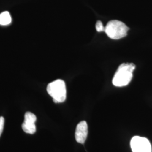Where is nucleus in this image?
<instances>
[{
	"mask_svg": "<svg viewBox=\"0 0 152 152\" xmlns=\"http://www.w3.org/2000/svg\"><path fill=\"white\" fill-rule=\"evenodd\" d=\"M96 31L100 32H105V27H104L102 22L100 20H98L96 23Z\"/></svg>",
	"mask_w": 152,
	"mask_h": 152,
	"instance_id": "8",
	"label": "nucleus"
},
{
	"mask_svg": "<svg viewBox=\"0 0 152 152\" xmlns=\"http://www.w3.org/2000/svg\"><path fill=\"white\" fill-rule=\"evenodd\" d=\"M5 124V119L3 117H0V136L2 134V132L3 131L4 127Z\"/></svg>",
	"mask_w": 152,
	"mask_h": 152,
	"instance_id": "9",
	"label": "nucleus"
},
{
	"mask_svg": "<svg viewBox=\"0 0 152 152\" xmlns=\"http://www.w3.org/2000/svg\"><path fill=\"white\" fill-rule=\"evenodd\" d=\"M11 17L10 13L8 11H4L0 14V25H9L11 23Z\"/></svg>",
	"mask_w": 152,
	"mask_h": 152,
	"instance_id": "7",
	"label": "nucleus"
},
{
	"mask_svg": "<svg viewBox=\"0 0 152 152\" xmlns=\"http://www.w3.org/2000/svg\"><path fill=\"white\" fill-rule=\"evenodd\" d=\"M37 120V117L34 114L27 112L24 115V121L22 124V129L27 134H33L36 131V127L35 123Z\"/></svg>",
	"mask_w": 152,
	"mask_h": 152,
	"instance_id": "5",
	"label": "nucleus"
},
{
	"mask_svg": "<svg viewBox=\"0 0 152 152\" xmlns=\"http://www.w3.org/2000/svg\"><path fill=\"white\" fill-rule=\"evenodd\" d=\"M135 67V65L133 63L121 64L113 78L112 83L113 85L117 87L127 86L132 78L133 72Z\"/></svg>",
	"mask_w": 152,
	"mask_h": 152,
	"instance_id": "1",
	"label": "nucleus"
},
{
	"mask_svg": "<svg viewBox=\"0 0 152 152\" xmlns=\"http://www.w3.org/2000/svg\"><path fill=\"white\" fill-rule=\"evenodd\" d=\"M132 152H152V147L149 141L145 137L134 136L130 142Z\"/></svg>",
	"mask_w": 152,
	"mask_h": 152,
	"instance_id": "4",
	"label": "nucleus"
},
{
	"mask_svg": "<svg viewBox=\"0 0 152 152\" xmlns=\"http://www.w3.org/2000/svg\"><path fill=\"white\" fill-rule=\"evenodd\" d=\"M129 30L124 23L117 20H112L107 23L105 27V32L109 38L113 39H119L124 38L127 34Z\"/></svg>",
	"mask_w": 152,
	"mask_h": 152,
	"instance_id": "2",
	"label": "nucleus"
},
{
	"mask_svg": "<svg viewBox=\"0 0 152 152\" xmlns=\"http://www.w3.org/2000/svg\"><path fill=\"white\" fill-rule=\"evenodd\" d=\"M88 126L85 121L80 122L76 127L75 132L76 140L80 144H83L87 139Z\"/></svg>",
	"mask_w": 152,
	"mask_h": 152,
	"instance_id": "6",
	"label": "nucleus"
},
{
	"mask_svg": "<svg viewBox=\"0 0 152 152\" xmlns=\"http://www.w3.org/2000/svg\"><path fill=\"white\" fill-rule=\"evenodd\" d=\"M47 91L56 103H63L66 99V86L64 81L61 80H56L49 83Z\"/></svg>",
	"mask_w": 152,
	"mask_h": 152,
	"instance_id": "3",
	"label": "nucleus"
}]
</instances>
